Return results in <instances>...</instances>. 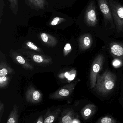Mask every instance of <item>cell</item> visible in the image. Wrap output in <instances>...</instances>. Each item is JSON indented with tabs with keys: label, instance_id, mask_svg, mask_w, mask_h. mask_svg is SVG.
Here are the masks:
<instances>
[{
	"label": "cell",
	"instance_id": "obj_1",
	"mask_svg": "<svg viewBox=\"0 0 123 123\" xmlns=\"http://www.w3.org/2000/svg\"><path fill=\"white\" fill-rule=\"evenodd\" d=\"M99 13L96 0H89L83 11L81 23L85 32H91L105 41L109 36L103 27Z\"/></svg>",
	"mask_w": 123,
	"mask_h": 123
},
{
	"label": "cell",
	"instance_id": "obj_2",
	"mask_svg": "<svg viewBox=\"0 0 123 123\" xmlns=\"http://www.w3.org/2000/svg\"><path fill=\"white\" fill-rule=\"evenodd\" d=\"M102 17V25L109 36L114 35L115 26L108 0H96Z\"/></svg>",
	"mask_w": 123,
	"mask_h": 123
},
{
	"label": "cell",
	"instance_id": "obj_3",
	"mask_svg": "<svg viewBox=\"0 0 123 123\" xmlns=\"http://www.w3.org/2000/svg\"><path fill=\"white\" fill-rule=\"evenodd\" d=\"M115 26L114 38H123V3L119 0H108Z\"/></svg>",
	"mask_w": 123,
	"mask_h": 123
},
{
	"label": "cell",
	"instance_id": "obj_4",
	"mask_svg": "<svg viewBox=\"0 0 123 123\" xmlns=\"http://www.w3.org/2000/svg\"><path fill=\"white\" fill-rule=\"evenodd\" d=\"M116 75L112 72L106 70L101 74L98 75L95 90L103 95L109 93L114 89L116 85Z\"/></svg>",
	"mask_w": 123,
	"mask_h": 123
},
{
	"label": "cell",
	"instance_id": "obj_5",
	"mask_svg": "<svg viewBox=\"0 0 123 123\" xmlns=\"http://www.w3.org/2000/svg\"><path fill=\"white\" fill-rule=\"evenodd\" d=\"M104 61L103 55L100 54L95 58L91 68L90 75V85L91 88L95 87L97 77L102 69Z\"/></svg>",
	"mask_w": 123,
	"mask_h": 123
},
{
	"label": "cell",
	"instance_id": "obj_6",
	"mask_svg": "<svg viewBox=\"0 0 123 123\" xmlns=\"http://www.w3.org/2000/svg\"><path fill=\"white\" fill-rule=\"evenodd\" d=\"M105 41L107 43L108 49L115 57H121L123 56V42L109 38Z\"/></svg>",
	"mask_w": 123,
	"mask_h": 123
},
{
	"label": "cell",
	"instance_id": "obj_7",
	"mask_svg": "<svg viewBox=\"0 0 123 123\" xmlns=\"http://www.w3.org/2000/svg\"><path fill=\"white\" fill-rule=\"evenodd\" d=\"M95 35L90 32H85L79 36L78 42L80 48L83 50L90 49L95 41Z\"/></svg>",
	"mask_w": 123,
	"mask_h": 123
},
{
	"label": "cell",
	"instance_id": "obj_8",
	"mask_svg": "<svg viewBox=\"0 0 123 123\" xmlns=\"http://www.w3.org/2000/svg\"><path fill=\"white\" fill-rule=\"evenodd\" d=\"M26 3L32 9L36 10H44L47 5L46 0H25Z\"/></svg>",
	"mask_w": 123,
	"mask_h": 123
},
{
	"label": "cell",
	"instance_id": "obj_9",
	"mask_svg": "<svg viewBox=\"0 0 123 123\" xmlns=\"http://www.w3.org/2000/svg\"><path fill=\"white\" fill-rule=\"evenodd\" d=\"M97 108L96 106L93 104L90 103L87 105L83 109L82 116L85 119L91 118L96 112Z\"/></svg>",
	"mask_w": 123,
	"mask_h": 123
},
{
	"label": "cell",
	"instance_id": "obj_10",
	"mask_svg": "<svg viewBox=\"0 0 123 123\" xmlns=\"http://www.w3.org/2000/svg\"><path fill=\"white\" fill-rule=\"evenodd\" d=\"M40 38L43 42L45 43L53 45H55L56 43L57 40L55 37L52 35L45 33H40Z\"/></svg>",
	"mask_w": 123,
	"mask_h": 123
},
{
	"label": "cell",
	"instance_id": "obj_11",
	"mask_svg": "<svg viewBox=\"0 0 123 123\" xmlns=\"http://www.w3.org/2000/svg\"><path fill=\"white\" fill-rule=\"evenodd\" d=\"M117 121L115 118L110 116H105L98 119L96 123H116Z\"/></svg>",
	"mask_w": 123,
	"mask_h": 123
},
{
	"label": "cell",
	"instance_id": "obj_12",
	"mask_svg": "<svg viewBox=\"0 0 123 123\" xmlns=\"http://www.w3.org/2000/svg\"><path fill=\"white\" fill-rule=\"evenodd\" d=\"M10 2V8L14 15H16L18 11V0H8Z\"/></svg>",
	"mask_w": 123,
	"mask_h": 123
},
{
	"label": "cell",
	"instance_id": "obj_13",
	"mask_svg": "<svg viewBox=\"0 0 123 123\" xmlns=\"http://www.w3.org/2000/svg\"><path fill=\"white\" fill-rule=\"evenodd\" d=\"M65 21H66V20L65 18H62L61 17H56L55 18L52 20L49 24L50 25L55 26Z\"/></svg>",
	"mask_w": 123,
	"mask_h": 123
},
{
	"label": "cell",
	"instance_id": "obj_14",
	"mask_svg": "<svg viewBox=\"0 0 123 123\" xmlns=\"http://www.w3.org/2000/svg\"><path fill=\"white\" fill-rule=\"evenodd\" d=\"M27 46L30 49L35 51H38L39 49L38 47L34 44L33 43L30 41L28 42L27 43Z\"/></svg>",
	"mask_w": 123,
	"mask_h": 123
},
{
	"label": "cell",
	"instance_id": "obj_15",
	"mask_svg": "<svg viewBox=\"0 0 123 123\" xmlns=\"http://www.w3.org/2000/svg\"><path fill=\"white\" fill-rule=\"evenodd\" d=\"M62 121L64 123H71L73 122L72 118L68 115H66L63 117Z\"/></svg>",
	"mask_w": 123,
	"mask_h": 123
},
{
	"label": "cell",
	"instance_id": "obj_16",
	"mask_svg": "<svg viewBox=\"0 0 123 123\" xmlns=\"http://www.w3.org/2000/svg\"><path fill=\"white\" fill-rule=\"evenodd\" d=\"M0 24L1 25V21H2V16L3 11V7H4V1L3 0H0Z\"/></svg>",
	"mask_w": 123,
	"mask_h": 123
},
{
	"label": "cell",
	"instance_id": "obj_17",
	"mask_svg": "<svg viewBox=\"0 0 123 123\" xmlns=\"http://www.w3.org/2000/svg\"><path fill=\"white\" fill-rule=\"evenodd\" d=\"M69 91L66 89H62L59 92V94L62 96H67L69 94Z\"/></svg>",
	"mask_w": 123,
	"mask_h": 123
},
{
	"label": "cell",
	"instance_id": "obj_18",
	"mask_svg": "<svg viewBox=\"0 0 123 123\" xmlns=\"http://www.w3.org/2000/svg\"><path fill=\"white\" fill-rule=\"evenodd\" d=\"M33 59L36 62L41 63L43 61V59L41 56L38 55H35L33 57Z\"/></svg>",
	"mask_w": 123,
	"mask_h": 123
},
{
	"label": "cell",
	"instance_id": "obj_19",
	"mask_svg": "<svg viewBox=\"0 0 123 123\" xmlns=\"http://www.w3.org/2000/svg\"><path fill=\"white\" fill-rule=\"evenodd\" d=\"M40 94L38 91H34L33 95V98L35 100H38L40 98Z\"/></svg>",
	"mask_w": 123,
	"mask_h": 123
},
{
	"label": "cell",
	"instance_id": "obj_20",
	"mask_svg": "<svg viewBox=\"0 0 123 123\" xmlns=\"http://www.w3.org/2000/svg\"><path fill=\"white\" fill-rule=\"evenodd\" d=\"M54 117L53 116H51L47 118L44 121L45 123H51L54 120Z\"/></svg>",
	"mask_w": 123,
	"mask_h": 123
},
{
	"label": "cell",
	"instance_id": "obj_21",
	"mask_svg": "<svg viewBox=\"0 0 123 123\" xmlns=\"http://www.w3.org/2000/svg\"><path fill=\"white\" fill-rule=\"evenodd\" d=\"M8 73V70L7 69H2L0 70V77H3L7 75Z\"/></svg>",
	"mask_w": 123,
	"mask_h": 123
},
{
	"label": "cell",
	"instance_id": "obj_22",
	"mask_svg": "<svg viewBox=\"0 0 123 123\" xmlns=\"http://www.w3.org/2000/svg\"><path fill=\"white\" fill-rule=\"evenodd\" d=\"M16 59L20 64H24L25 63V60L21 56H18L16 57Z\"/></svg>",
	"mask_w": 123,
	"mask_h": 123
},
{
	"label": "cell",
	"instance_id": "obj_23",
	"mask_svg": "<svg viewBox=\"0 0 123 123\" xmlns=\"http://www.w3.org/2000/svg\"><path fill=\"white\" fill-rule=\"evenodd\" d=\"M72 49L71 45L69 43H67L65 46L64 49L66 51H69Z\"/></svg>",
	"mask_w": 123,
	"mask_h": 123
},
{
	"label": "cell",
	"instance_id": "obj_24",
	"mask_svg": "<svg viewBox=\"0 0 123 123\" xmlns=\"http://www.w3.org/2000/svg\"><path fill=\"white\" fill-rule=\"evenodd\" d=\"M7 80V78L5 76L0 77V83H2L3 82L6 81Z\"/></svg>",
	"mask_w": 123,
	"mask_h": 123
},
{
	"label": "cell",
	"instance_id": "obj_25",
	"mask_svg": "<svg viewBox=\"0 0 123 123\" xmlns=\"http://www.w3.org/2000/svg\"><path fill=\"white\" fill-rule=\"evenodd\" d=\"M15 122V121L14 119L12 118H10L9 119V120L8 121V123H14Z\"/></svg>",
	"mask_w": 123,
	"mask_h": 123
},
{
	"label": "cell",
	"instance_id": "obj_26",
	"mask_svg": "<svg viewBox=\"0 0 123 123\" xmlns=\"http://www.w3.org/2000/svg\"><path fill=\"white\" fill-rule=\"evenodd\" d=\"M119 61H116V62H114V65L115 66H116L117 65H119Z\"/></svg>",
	"mask_w": 123,
	"mask_h": 123
},
{
	"label": "cell",
	"instance_id": "obj_27",
	"mask_svg": "<svg viewBox=\"0 0 123 123\" xmlns=\"http://www.w3.org/2000/svg\"><path fill=\"white\" fill-rule=\"evenodd\" d=\"M75 75H71V76H70L69 78V80H73L74 79V78Z\"/></svg>",
	"mask_w": 123,
	"mask_h": 123
},
{
	"label": "cell",
	"instance_id": "obj_28",
	"mask_svg": "<svg viewBox=\"0 0 123 123\" xmlns=\"http://www.w3.org/2000/svg\"><path fill=\"white\" fill-rule=\"evenodd\" d=\"M65 75L66 76V77L68 78V77H69V74H68V73H65Z\"/></svg>",
	"mask_w": 123,
	"mask_h": 123
},
{
	"label": "cell",
	"instance_id": "obj_29",
	"mask_svg": "<svg viewBox=\"0 0 123 123\" xmlns=\"http://www.w3.org/2000/svg\"><path fill=\"white\" fill-rule=\"evenodd\" d=\"M42 123V122L41 121H38V122H37V123Z\"/></svg>",
	"mask_w": 123,
	"mask_h": 123
},
{
	"label": "cell",
	"instance_id": "obj_30",
	"mask_svg": "<svg viewBox=\"0 0 123 123\" xmlns=\"http://www.w3.org/2000/svg\"></svg>",
	"mask_w": 123,
	"mask_h": 123
}]
</instances>
